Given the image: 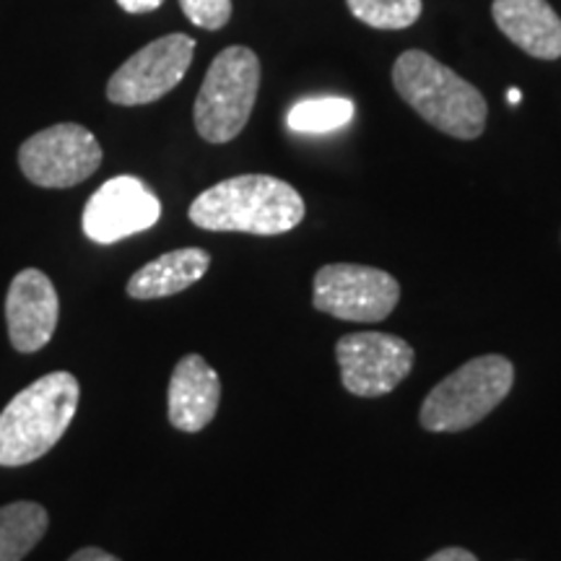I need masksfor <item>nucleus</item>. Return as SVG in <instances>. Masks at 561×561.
<instances>
[{
	"label": "nucleus",
	"mask_w": 561,
	"mask_h": 561,
	"mask_svg": "<svg viewBox=\"0 0 561 561\" xmlns=\"http://www.w3.org/2000/svg\"><path fill=\"white\" fill-rule=\"evenodd\" d=\"M68 561H123V559H117L115 553H110L104 549H96V546H87V549L76 551Z\"/></svg>",
	"instance_id": "6ab92c4d"
},
{
	"label": "nucleus",
	"mask_w": 561,
	"mask_h": 561,
	"mask_svg": "<svg viewBox=\"0 0 561 561\" xmlns=\"http://www.w3.org/2000/svg\"><path fill=\"white\" fill-rule=\"evenodd\" d=\"M348 11L371 30H409L421 16V0H346Z\"/></svg>",
	"instance_id": "f3484780"
},
{
	"label": "nucleus",
	"mask_w": 561,
	"mask_h": 561,
	"mask_svg": "<svg viewBox=\"0 0 561 561\" xmlns=\"http://www.w3.org/2000/svg\"><path fill=\"white\" fill-rule=\"evenodd\" d=\"M507 102L510 104H520L523 102V91L520 89H510L507 91Z\"/></svg>",
	"instance_id": "4be33fe9"
},
{
	"label": "nucleus",
	"mask_w": 561,
	"mask_h": 561,
	"mask_svg": "<svg viewBox=\"0 0 561 561\" xmlns=\"http://www.w3.org/2000/svg\"><path fill=\"white\" fill-rule=\"evenodd\" d=\"M261 89V60L234 45L216 55L195 100V130L208 144H229L248 125Z\"/></svg>",
	"instance_id": "39448f33"
},
{
	"label": "nucleus",
	"mask_w": 561,
	"mask_h": 561,
	"mask_svg": "<svg viewBox=\"0 0 561 561\" xmlns=\"http://www.w3.org/2000/svg\"><path fill=\"white\" fill-rule=\"evenodd\" d=\"M161 3H164V0H117V5H121L125 13H136V16L138 13L157 11Z\"/></svg>",
	"instance_id": "aec40b11"
},
{
	"label": "nucleus",
	"mask_w": 561,
	"mask_h": 561,
	"mask_svg": "<svg viewBox=\"0 0 561 561\" xmlns=\"http://www.w3.org/2000/svg\"><path fill=\"white\" fill-rule=\"evenodd\" d=\"M180 9L187 21L208 32L224 30L231 19V0H180Z\"/></svg>",
	"instance_id": "a211bd4d"
},
{
	"label": "nucleus",
	"mask_w": 561,
	"mask_h": 561,
	"mask_svg": "<svg viewBox=\"0 0 561 561\" xmlns=\"http://www.w3.org/2000/svg\"><path fill=\"white\" fill-rule=\"evenodd\" d=\"M161 216V203L144 180L121 174L91 195L83 206V234L96 244H115L151 229Z\"/></svg>",
	"instance_id": "9d476101"
},
{
	"label": "nucleus",
	"mask_w": 561,
	"mask_h": 561,
	"mask_svg": "<svg viewBox=\"0 0 561 561\" xmlns=\"http://www.w3.org/2000/svg\"><path fill=\"white\" fill-rule=\"evenodd\" d=\"M426 561H479V559H476V553L453 546V549H442L437 553H432V557Z\"/></svg>",
	"instance_id": "412c9836"
},
{
	"label": "nucleus",
	"mask_w": 561,
	"mask_h": 561,
	"mask_svg": "<svg viewBox=\"0 0 561 561\" xmlns=\"http://www.w3.org/2000/svg\"><path fill=\"white\" fill-rule=\"evenodd\" d=\"M341 380L351 396L380 398L401 385L413 369L411 343L390 333H348L335 343Z\"/></svg>",
	"instance_id": "1a4fd4ad"
},
{
	"label": "nucleus",
	"mask_w": 561,
	"mask_h": 561,
	"mask_svg": "<svg viewBox=\"0 0 561 561\" xmlns=\"http://www.w3.org/2000/svg\"><path fill=\"white\" fill-rule=\"evenodd\" d=\"M195 55V39L187 34H167L140 47L107 83V100L121 107H140L167 96L185 79Z\"/></svg>",
	"instance_id": "6e6552de"
},
{
	"label": "nucleus",
	"mask_w": 561,
	"mask_h": 561,
	"mask_svg": "<svg viewBox=\"0 0 561 561\" xmlns=\"http://www.w3.org/2000/svg\"><path fill=\"white\" fill-rule=\"evenodd\" d=\"M491 16L504 37L530 58H561V19L546 0H494Z\"/></svg>",
	"instance_id": "ddd939ff"
},
{
	"label": "nucleus",
	"mask_w": 561,
	"mask_h": 561,
	"mask_svg": "<svg viewBox=\"0 0 561 561\" xmlns=\"http://www.w3.org/2000/svg\"><path fill=\"white\" fill-rule=\"evenodd\" d=\"M102 146L94 133L79 123H58L34 133L19 149L24 178L47 191H66L100 170Z\"/></svg>",
	"instance_id": "423d86ee"
},
{
	"label": "nucleus",
	"mask_w": 561,
	"mask_h": 561,
	"mask_svg": "<svg viewBox=\"0 0 561 561\" xmlns=\"http://www.w3.org/2000/svg\"><path fill=\"white\" fill-rule=\"evenodd\" d=\"M401 100L445 136L473 140L486 128V100L473 83L424 50H405L392 66Z\"/></svg>",
	"instance_id": "f03ea898"
},
{
	"label": "nucleus",
	"mask_w": 561,
	"mask_h": 561,
	"mask_svg": "<svg viewBox=\"0 0 561 561\" xmlns=\"http://www.w3.org/2000/svg\"><path fill=\"white\" fill-rule=\"evenodd\" d=\"M60 318V299L53 280L37 268L13 276L5 297V322L11 346L19 354H34L50 343Z\"/></svg>",
	"instance_id": "9b49d317"
},
{
	"label": "nucleus",
	"mask_w": 561,
	"mask_h": 561,
	"mask_svg": "<svg viewBox=\"0 0 561 561\" xmlns=\"http://www.w3.org/2000/svg\"><path fill=\"white\" fill-rule=\"evenodd\" d=\"M515 367L500 354L476 356L447 375L421 405L426 432H466L489 416L510 396Z\"/></svg>",
	"instance_id": "20e7f679"
},
{
	"label": "nucleus",
	"mask_w": 561,
	"mask_h": 561,
	"mask_svg": "<svg viewBox=\"0 0 561 561\" xmlns=\"http://www.w3.org/2000/svg\"><path fill=\"white\" fill-rule=\"evenodd\" d=\"M47 510L37 502H11L0 507V561H21L45 538Z\"/></svg>",
	"instance_id": "2eb2a0df"
},
{
	"label": "nucleus",
	"mask_w": 561,
	"mask_h": 561,
	"mask_svg": "<svg viewBox=\"0 0 561 561\" xmlns=\"http://www.w3.org/2000/svg\"><path fill=\"white\" fill-rule=\"evenodd\" d=\"M401 284L371 265H322L312 280L314 310L348 322H380L396 310Z\"/></svg>",
	"instance_id": "0eeeda50"
},
{
	"label": "nucleus",
	"mask_w": 561,
	"mask_h": 561,
	"mask_svg": "<svg viewBox=\"0 0 561 561\" xmlns=\"http://www.w3.org/2000/svg\"><path fill=\"white\" fill-rule=\"evenodd\" d=\"M81 385L70 371H50L0 411V466L21 468L47 455L79 411Z\"/></svg>",
	"instance_id": "7ed1b4c3"
},
{
	"label": "nucleus",
	"mask_w": 561,
	"mask_h": 561,
	"mask_svg": "<svg viewBox=\"0 0 561 561\" xmlns=\"http://www.w3.org/2000/svg\"><path fill=\"white\" fill-rule=\"evenodd\" d=\"M221 401V380L198 354L182 356L170 377L167 409L174 430L195 434L214 421Z\"/></svg>",
	"instance_id": "f8f14e48"
},
{
	"label": "nucleus",
	"mask_w": 561,
	"mask_h": 561,
	"mask_svg": "<svg viewBox=\"0 0 561 561\" xmlns=\"http://www.w3.org/2000/svg\"><path fill=\"white\" fill-rule=\"evenodd\" d=\"M187 216L206 231L276 237L299 227L305 201L297 187L271 174H240L203 191Z\"/></svg>",
	"instance_id": "f257e3e1"
},
{
	"label": "nucleus",
	"mask_w": 561,
	"mask_h": 561,
	"mask_svg": "<svg viewBox=\"0 0 561 561\" xmlns=\"http://www.w3.org/2000/svg\"><path fill=\"white\" fill-rule=\"evenodd\" d=\"M354 121V104L343 96H318L294 104L286 125L294 133H331Z\"/></svg>",
	"instance_id": "dca6fc26"
},
{
	"label": "nucleus",
	"mask_w": 561,
	"mask_h": 561,
	"mask_svg": "<svg viewBox=\"0 0 561 561\" xmlns=\"http://www.w3.org/2000/svg\"><path fill=\"white\" fill-rule=\"evenodd\" d=\"M210 268V255L201 248H182L159 255L157 261L146 263L133 273L128 286L130 299H164L191 289L193 284L206 276Z\"/></svg>",
	"instance_id": "4468645a"
}]
</instances>
